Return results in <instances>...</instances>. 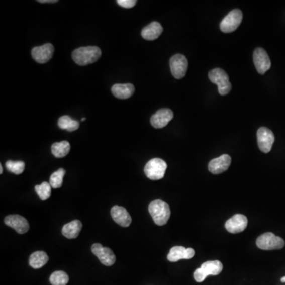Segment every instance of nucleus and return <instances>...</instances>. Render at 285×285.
Segmentation results:
<instances>
[{
  "mask_svg": "<svg viewBox=\"0 0 285 285\" xmlns=\"http://www.w3.org/2000/svg\"><path fill=\"white\" fill-rule=\"evenodd\" d=\"M257 137L260 150L264 153L269 152L275 141V136L272 131L265 127L260 128L257 130Z\"/></svg>",
  "mask_w": 285,
  "mask_h": 285,
  "instance_id": "1a4fd4ad",
  "label": "nucleus"
},
{
  "mask_svg": "<svg viewBox=\"0 0 285 285\" xmlns=\"http://www.w3.org/2000/svg\"><path fill=\"white\" fill-rule=\"evenodd\" d=\"M85 120H86V118H82V120H81V121H85Z\"/></svg>",
  "mask_w": 285,
  "mask_h": 285,
  "instance_id": "473e14b6",
  "label": "nucleus"
},
{
  "mask_svg": "<svg viewBox=\"0 0 285 285\" xmlns=\"http://www.w3.org/2000/svg\"><path fill=\"white\" fill-rule=\"evenodd\" d=\"M3 172H4V170H3L2 165H1V166H0V173H1V174H2Z\"/></svg>",
  "mask_w": 285,
  "mask_h": 285,
  "instance_id": "7c9ffc66",
  "label": "nucleus"
},
{
  "mask_svg": "<svg viewBox=\"0 0 285 285\" xmlns=\"http://www.w3.org/2000/svg\"><path fill=\"white\" fill-rule=\"evenodd\" d=\"M6 167L8 171L19 175L23 173L25 170V163L22 161L9 160L6 162Z\"/></svg>",
  "mask_w": 285,
  "mask_h": 285,
  "instance_id": "cd10ccee",
  "label": "nucleus"
},
{
  "mask_svg": "<svg viewBox=\"0 0 285 285\" xmlns=\"http://www.w3.org/2000/svg\"><path fill=\"white\" fill-rule=\"evenodd\" d=\"M92 253L99 258L102 264L106 266H111L116 261V256L110 248L104 247L100 243L92 246Z\"/></svg>",
  "mask_w": 285,
  "mask_h": 285,
  "instance_id": "9d476101",
  "label": "nucleus"
},
{
  "mask_svg": "<svg viewBox=\"0 0 285 285\" xmlns=\"http://www.w3.org/2000/svg\"><path fill=\"white\" fill-rule=\"evenodd\" d=\"M113 94L119 99H128L134 93L135 87L133 84H115L112 87Z\"/></svg>",
  "mask_w": 285,
  "mask_h": 285,
  "instance_id": "aec40b11",
  "label": "nucleus"
},
{
  "mask_svg": "<svg viewBox=\"0 0 285 285\" xmlns=\"http://www.w3.org/2000/svg\"><path fill=\"white\" fill-rule=\"evenodd\" d=\"M242 21V12L240 10H232L220 23V30L224 33L235 31Z\"/></svg>",
  "mask_w": 285,
  "mask_h": 285,
  "instance_id": "0eeeda50",
  "label": "nucleus"
},
{
  "mask_svg": "<svg viewBox=\"0 0 285 285\" xmlns=\"http://www.w3.org/2000/svg\"><path fill=\"white\" fill-rule=\"evenodd\" d=\"M38 2L41 4H49V3L55 4V3H57V0H38Z\"/></svg>",
  "mask_w": 285,
  "mask_h": 285,
  "instance_id": "c756f323",
  "label": "nucleus"
},
{
  "mask_svg": "<svg viewBox=\"0 0 285 285\" xmlns=\"http://www.w3.org/2000/svg\"><path fill=\"white\" fill-rule=\"evenodd\" d=\"M256 244L261 250H274L283 248L285 242L280 237L276 236L272 232H267L257 238Z\"/></svg>",
  "mask_w": 285,
  "mask_h": 285,
  "instance_id": "39448f33",
  "label": "nucleus"
},
{
  "mask_svg": "<svg viewBox=\"0 0 285 285\" xmlns=\"http://www.w3.org/2000/svg\"><path fill=\"white\" fill-rule=\"evenodd\" d=\"M230 155H223L211 160L209 164V170L213 174H220L227 171L231 165Z\"/></svg>",
  "mask_w": 285,
  "mask_h": 285,
  "instance_id": "dca6fc26",
  "label": "nucleus"
},
{
  "mask_svg": "<svg viewBox=\"0 0 285 285\" xmlns=\"http://www.w3.org/2000/svg\"><path fill=\"white\" fill-rule=\"evenodd\" d=\"M209 77L211 82L218 86L220 94H228L231 91V84L229 81V77L224 70L215 68L209 73Z\"/></svg>",
  "mask_w": 285,
  "mask_h": 285,
  "instance_id": "423d86ee",
  "label": "nucleus"
},
{
  "mask_svg": "<svg viewBox=\"0 0 285 285\" xmlns=\"http://www.w3.org/2000/svg\"><path fill=\"white\" fill-rule=\"evenodd\" d=\"M188 60L181 54H176L172 56L170 60V71L172 75L177 79L184 78L188 70Z\"/></svg>",
  "mask_w": 285,
  "mask_h": 285,
  "instance_id": "6e6552de",
  "label": "nucleus"
},
{
  "mask_svg": "<svg viewBox=\"0 0 285 285\" xmlns=\"http://www.w3.org/2000/svg\"><path fill=\"white\" fill-rule=\"evenodd\" d=\"M148 211L155 224L158 226L165 225L170 219V206L162 200L157 199L151 202Z\"/></svg>",
  "mask_w": 285,
  "mask_h": 285,
  "instance_id": "f03ea898",
  "label": "nucleus"
},
{
  "mask_svg": "<svg viewBox=\"0 0 285 285\" xmlns=\"http://www.w3.org/2000/svg\"><path fill=\"white\" fill-rule=\"evenodd\" d=\"M101 56V49L97 46L81 47L72 52L73 60L80 66L95 63Z\"/></svg>",
  "mask_w": 285,
  "mask_h": 285,
  "instance_id": "f257e3e1",
  "label": "nucleus"
},
{
  "mask_svg": "<svg viewBox=\"0 0 285 285\" xmlns=\"http://www.w3.org/2000/svg\"><path fill=\"white\" fill-rule=\"evenodd\" d=\"M248 220L246 216L242 214H236L226 222L225 228L231 234L241 233L247 227Z\"/></svg>",
  "mask_w": 285,
  "mask_h": 285,
  "instance_id": "ddd939ff",
  "label": "nucleus"
},
{
  "mask_svg": "<svg viewBox=\"0 0 285 285\" xmlns=\"http://www.w3.org/2000/svg\"><path fill=\"white\" fill-rule=\"evenodd\" d=\"M111 216L117 224L124 228L129 227L132 223V217L124 207L118 205L114 206L111 209Z\"/></svg>",
  "mask_w": 285,
  "mask_h": 285,
  "instance_id": "a211bd4d",
  "label": "nucleus"
},
{
  "mask_svg": "<svg viewBox=\"0 0 285 285\" xmlns=\"http://www.w3.org/2000/svg\"><path fill=\"white\" fill-rule=\"evenodd\" d=\"M52 285H66L69 281L68 275L63 271H56L49 278Z\"/></svg>",
  "mask_w": 285,
  "mask_h": 285,
  "instance_id": "393cba45",
  "label": "nucleus"
},
{
  "mask_svg": "<svg viewBox=\"0 0 285 285\" xmlns=\"http://www.w3.org/2000/svg\"><path fill=\"white\" fill-rule=\"evenodd\" d=\"M5 224L17 231L19 234H26L30 229V224L26 218L19 215H11L5 218Z\"/></svg>",
  "mask_w": 285,
  "mask_h": 285,
  "instance_id": "4468645a",
  "label": "nucleus"
},
{
  "mask_svg": "<svg viewBox=\"0 0 285 285\" xmlns=\"http://www.w3.org/2000/svg\"><path fill=\"white\" fill-rule=\"evenodd\" d=\"M117 3L120 6L124 8H127V9L133 8L136 4V0H118Z\"/></svg>",
  "mask_w": 285,
  "mask_h": 285,
  "instance_id": "c85d7f7f",
  "label": "nucleus"
},
{
  "mask_svg": "<svg viewBox=\"0 0 285 285\" xmlns=\"http://www.w3.org/2000/svg\"><path fill=\"white\" fill-rule=\"evenodd\" d=\"M280 280H281V282H283V283H284V282H285V276H284V277H282L281 279H280Z\"/></svg>",
  "mask_w": 285,
  "mask_h": 285,
  "instance_id": "2f4dec72",
  "label": "nucleus"
},
{
  "mask_svg": "<svg viewBox=\"0 0 285 285\" xmlns=\"http://www.w3.org/2000/svg\"><path fill=\"white\" fill-rule=\"evenodd\" d=\"M70 149H71V145L67 141L54 143L52 146V155L56 158H63L68 155Z\"/></svg>",
  "mask_w": 285,
  "mask_h": 285,
  "instance_id": "5701e85b",
  "label": "nucleus"
},
{
  "mask_svg": "<svg viewBox=\"0 0 285 285\" xmlns=\"http://www.w3.org/2000/svg\"><path fill=\"white\" fill-rule=\"evenodd\" d=\"M173 113L169 109H162L151 117V124L155 129H162L173 119Z\"/></svg>",
  "mask_w": 285,
  "mask_h": 285,
  "instance_id": "2eb2a0df",
  "label": "nucleus"
},
{
  "mask_svg": "<svg viewBox=\"0 0 285 285\" xmlns=\"http://www.w3.org/2000/svg\"><path fill=\"white\" fill-rule=\"evenodd\" d=\"M35 190L36 192L38 193V196L42 201H45V200L50 198L51 194H52V186L47 181H44L41 184L36 185Z\"/></svg>",
  "mask_w": 285,
  "mask_h": 285,
  "instance_id": "bb28decb",
  "label": "nucleus"
},
{
  "mask_svg": "<svg viewBox=\"0 0 285 285\" xmlns=\"http://www.w3.org/2000/svg\"><path fill=\"white\" fill-rule=\"evenodd\" d=\"M54 54V47L52 44H45L41 46L35 47L32 50V56L36 62L45 63L52 59Z\"/></svg>",
  "mask_w": 285,
  "mask_h": 285,
  "instance_id": "f8f14e48",
  "label": "nucleus"
},
{
  "mask_svg": "<svg viewBox=\"0 0 285 285\" xmlns=\"http://www.w3.org/2000/svg\"><path fill=\"white\" fill-rule=\"evenodd\" d=\"M66 171L63 168H60L57 171L52 173L49 180V184H51L52 188H59L63 184V179L65 175Z\"/></svg>",
  "mask_w": 285,
  "mask_h": 285,
  "instance_id": "a878e982",
  "label": "nucleus"
},
{
  "mask_svg": "<svg viewBox=\"0 0 285 285\" xmlns=\"http://www.w3.org/2000/svg\"><path fill=\"white\" fill-rule=\"evenodd\" d=\"M162 31L163 28L160 23L158 22H153L142 30V38L147 41H154L162 34Z\"/></svg>",
  "mask_w": 285,
  "mask_h": 285,
  "instance_id": "6ab92c4d",
  "label": "nucleus"
},
{
  "mask_svg": "<svg viewBox=\"0 0 285 285\" xmlns=\"http://www.w3.org/2000/svg\"><path fill=\"white\" fill-rule=\"evenodd\" d=\"M82 228V223L79 220H73L63 226L62 234L67 239H76L80 233Z\"/></svg>",
  "mask_w": 285,
  "mask_h": 285,
  "instance_id": "412c9836",
  "label": "nucleus"
},
{
  "mask_svg": "<svg viewBox=\"0 0 285 285\" xmlns=\"http://www.w3.org/2000/svg\"><path fill=\"white\" fill-rule=\"evenodd\" d=\"M195 255V251L192 248L183 246H173L167 255V259L171 262H176L181 259H191Z\"/></svg>",
  "mask_w": 285,
  "mask_h": 285,
  "instance_id": "f3484780",
  "label": "nucleus"
},
{
  "mask_svg": "<svg viewBox=\"0 0 285 285\" xmlns=\"http://www.w3.org/2000/svg\"><path fill=\"white\" fill-rule=\"evenodd\" d=\"M167 164L161 158H152L144 167V173L152 181H158L164 177Z\"/></svg>",
  "mask_w": 285,
  "mask_h": 285,
  "instance_id": "20e7f679",
  "label": "nucleus"
},
{
  "mask_svg": "<svg viewBox=\"0 0 285 285\" xmlns=\"http://www.w3.org/2000/svg\"><path fill=\"white\" fill-rule=\"evenodd\" d=\"M223 264L220 261H209L202 264L194 273V279L198 283H202L209 275L217 276L223 270Z\"/></svg>",
  "mask_w": 285,
  "mask_h": 285,
  "instance_id": "7ed1b4c3",
  "label": "nucleus"
},
{
  "mask_svg": "<svg viewBox=\"0 0 285 285\" xmlns=\"http://www.w3.org/2000/svg\"><path fill=\"white\" fill-rule=\"evenodd\" d=\"M49 261V256L44 251H37L32 253L30 257V265L32 268H40L46 265Z\"/></svg>",
  "mask_w": 285,
  "mask_h": 285,
  "instance_id": "4be33fe9",
  "label": "nucleus"
},
{
  "mask_svg": "<svg viewBox=\"0 0 285 285\" xmlns=\"http://www.w3.org/2000/svg\"><path fill=\"white\" fill-rule=\"evenodd\" d=\"M253 63L257 72L264 75L267 71L270 69L271 61L266 51L257 48L253 52Z\"/></svg>",
  "mask_w": 285,
  "mask_h": 285,
  "instance_id": "9b49d317",
  "label": "nucleus"
},
{
  "mask_svg": "<svg viewBox=\"0 0 285 285\" xmlns=\"http://www.w3.org/2000/svg\"><path fill=\"white\" fill-rule=\"evenodd\" d=\"M58 125L60 129L67 130L68 132H73L79 128V122L73 120L69 116H63L58 121Z\"/></svg>",
  "mask_w": 285,
  "mask_h": 285,
  "instance_id": "b1692460",
  "label": "nucleus"
}]
</instances>
